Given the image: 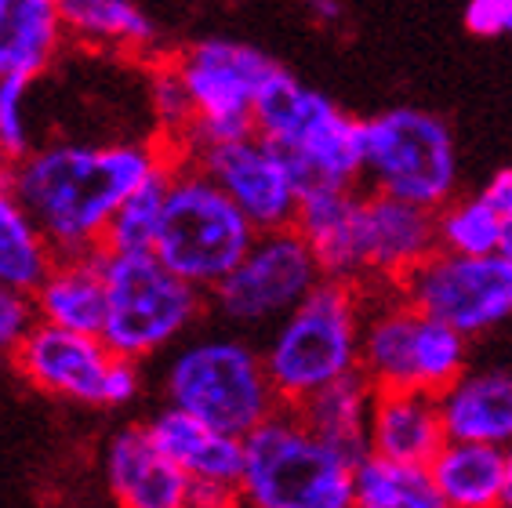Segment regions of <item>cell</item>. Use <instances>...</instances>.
Instances as JSON below:
<instances>
[{"label":"cell","instance_id":"f35d334b","mask_svg":"<svg viewBox=\"0 0 512 508\" xmlns=\"http://www.w3.org/2000/svg\"><path fill=\"white\" fill-rule=\"evenodd\" d=\"M505 472H509V498H505V508H512V447H505Z\"/></svg>","mask_w":512,"mask_h":508},{"label":"cell","instance_id":"9a60e30c","mask_svg":"<svg viewBox=\"0 0 512 508\" xmlns=\"http://www.w3.org/2000/svg\"><path fill=\"white\" fill-rule=\"evenodd\" d=\"M436 251H440L436 211H422V207L382 193H364V204H360L364 280L400 287Z\"/></svg>","mask_w":512,"mask_h":508},{"label":"cell","instance_id":"836d02e7","mask_svg":"<svg viewBox=\"0 0 512 508\" xmlns=\"http://www.w3.org/2000/svg\"><path fill=\"white\" fill-rule=\"evenodd\" d=\"M189 508H244V498H240V487H226V483H193Z\"/></svg>","mask_w":512,"mask_h":508},{"label":"cell","instance_id":"74e56055","mask_svg":"<svg viewBox=\"0 0 512 508\" xmlns=\"http://www.w3.org/2000/svg\"><path fill=\"white\" fill-rule=\"evenodd\" d=\"M502 254L512 262V222H505V233H502Z\"/></svg>","mask_w":512,"mask_h":508},{"label":"cell","instance_id":"9c48e42d","mask_svg":"<svg viewBox=\"0 0 512 508\" xmlns=\"http://www.w3.org/2000/svg\"><path fill=\"white\" fill-rule=\"evenodd\" d=\"M469 367V342L444 323L425 320L414 305L396 298L364 305L360 374L375 392H429L440 396Z\"/></svg>","mask_w":512,"mask_h":508},{"label":"cell","instance_id":"f1b7e54d","mask_svg":"<svg viewBox=\"0 0 512 508\" xmlns=\"http://www.w3.org/2000/svg\"><path fill=\"white\" fill-rule=\"evenodd\" d=\"M505 222L491 211L483 196L469 200H451L447 207L436 211V244L447 254H462V258H487V254L502 251Z\"/></svg>","mask_w":512,"mask_h":508},{"label":"cell","instance_id":"8d00e7d4","mask_svg":"<svg viewBox=\"0 0 512 508\" xmlns=\"http://www.w3.org/2000/svg\"><path fill=\"white\" fill-rule=\"evenodd\" d=\"M11 157L4 153V146H0V186H8V178H11Z\"/></svg>","mask_w":512,"mask_h":508},{"label":"cell","instance_id":"e575fe53","mask_svg":"<svg viewBox=\"0 0 512 508\" xmlns=\"http://www.w3.org/2000/svg\"><path fill=\"white\" fill-rule=\"evenodd\" d=\"M483 200L491 204V211L502 222H512V167H502V171H494L491 182L483 186Z\"/></svg>","mask_w":512,"mask_h":508},{"label":"cell","instance_id":"4316f807","mask_svg":"<svg viewBox=\"0 0 512 508\" xmlns=\"http://www.w3.org/2000/svg\"><path fill=\"white\" fill-rule=\"evenodd\" d=\"M353 508H447L429 469L367 454L353 472Z\"/></svg>","mask_w":512,"mask_h":508},{"label":"cell","instance_id":"5bb4252c","mask_svg":"<svg viewBox=\"0 0 512 508\" xmlns=\"http://www.w3.org/2000/svg\"><path fill=\"white\" fill-rule=\"evenodd\" d=\"M193 164L240 207L255 233H276L295 225L302 189L287 160L258 135L193 149Z\"/></svg>","mask_w":512,"mask_h":508},{"label":"cell","instance_id":"d590c367","mask_svg":"<svg viewBox=\"0 0 512 508\" xmlns=\"http://www.w3.org/2000/svg\"><path fill=\"white\" fill-rule=\"evenodd\" d=\"M313 15L324 22H335V19H342V8H338V4H313Z\"/></svg>","mask_w":512,"mask_h":508},{"label":"cell","instance_id":"d4e9b609","mask_svg":"<svg viewBox=\"0 0 512 508\" xmlns=\"http://www.w3.org/2000/svg\"><path fill=\"white\" fill-rule=\"evenodd\" d=\"M55 247L11 186H0V287L33 298L55 265Z\"/></svg>","mask_w":512,"mask_h":508},{"label":"cell","instance_id":"8992f818","mask_svg":"<svg viewBox=\"0 0 512 508\" xmlns=\"http://www.w3.org/2000/svg\"><path fill=\"white\" fill-rule=\"evenodd\" d=\"M255 236V225L193 160L171 167L164 218L153 247L171 273L197 291H215L251 251Z\"/></svg>","mask_w":512,"mask_h":508},{"label":"cell","instance_id":"4fadbf2b","mask_svg":"<svg viewBox=\"0 0 512 508\" xmlns=\"http://www.w3.org/2000/svg\"><path fill=\"white\" fill-rule=\"evenodd\" d=\"M320 284H324V273L309 254L306 240L295 229H276V233H258L251 251L211 294H215L218 313L229 323L276 327Z\"/></svg>","mask_w":512,"mask_h":508},{"label":"cell","instance_id":"5b68a950","mask_svg":"<svg viewBox=\"0 0 512 508\" xmlns=\"http://www.w3.org/2000/svg\"><path fill=\"white\" fill-rule=\"evenodd\" d=\"M353 472L338 450L280 411L244 440V508H353Z\"/></svg>","mask_w":512,"mask_h":508},{"label":"cell","instance_id":"8fae6325","mask_svg":"<svg viewBox=\"0 0 512 508\" xmlns=\"http://www.w3.org/2000/svg\"><path fill=\"white\" fill-rule=\"evenodd\" d=\"M396 291L425 320L444 323L465 342L512 320V262L502 251L487 258L436 251Z\"/></svg>","mask_w":512,"mask_h":508},{"label":"cell","instance_id":"83f0119b","mask_svg":"<svg viewBox=\"0 0 512 508\" xmlns=\"http://www.w3.org/2000/svg\"><path fill=\"white\" fill-rule=\"evenodd\" d=\"M171 167L142 182L138 189H131L120 207L109 218V229L102 236V251L106 254H146L157 247L160 233V218H164V200H168V182H171Z\"/></svg>","mask_w":512,"mask_h":508},{"label":"cell","instance_id":"277c9868","mask_svg":"<svg viewBox=\"0 0 512 508\" xmlns=\"http://www.w3.org/2000/svg\"><path fill=\"white\" fill-rule=\"evenodd\" d=\"M164 396L171 411L204 421L233 440H247L280 411L262 352L240 338H197L182 345L164 371Z\"/></svg>","mask_w":512,"mask_h":508},{"label":"cell","instance_id":"30bf717a","mask_svg":"<svg viewBox=\"0 0 512 508\" xmlns=\"http://www.w3.org/2000/svg\"><path fill=\"white\" fill-rule=\"evenodd\" d=\"M193 102L189 149L222 146L255 135V98L276 62L244 40L207 37L175 59Z\"/></svg>","mask_w":512,"mask_h":508},{"label":"cell","instance_id":"cb8c5ba5","mask_svg":"<svg viewBox=\"0 0 512 508\" xmlns=\"http://www.w3.org/2000/svg\"><path fill=\"white\" fill-rule=\"evenodd\" d=\"M429 476L447 508H505L509 498L505 450L498 447L447 440L429 465Z\"/></svg>","mask_w":512,"mask_h":508},{"label":"cell","instance_id":"4dcf8cb0","mask_svg":"<svg viewBox=\"0 0 512 508\" xmlns=\"http://www.w3.org/2000/svg\"><path fill=\"white\" fill-rule=\"evenodd\" d=\"M33 80H0V146L19 164L30 157V120H26V98H30Z\"/></svg>","mask_w":512,"mask_h":508},{"label":"cell","instance_id":"6da1fadb","mask_svg":"<svg viewBox=\"0 0 512 508\" xmlns=\"http://www.w3.org/2000/svg\"><path fill=\"white\" fill-rule=\"evenodd\" d=\"M171 160L149 142H51L11 167L8 186L37 218L55 254L102 251L120 200Z\"/></svg>","mask_w":512,"mask_h":508},{"label":"cell","instance_id":"d6a6232c","mask_svg":"<svg viewBox=\"0 0 512 508\" xmlns=\"http://www.w3.org/2000/svg\"><path fill=\"white\" fill-rule=\"evenodd\" d=\"M465 30L473 37L494 40L512 33V0H473L465 8Z\"/></svg>","mask_w":512,"mask_h":508},{"label":"cell","instance_id":"484cf974","mask_svg":"<svg viewBox=\"0 0 512 508\" xmlns=\"http://www.w3.org/2000/svg\"><path fill=\"white\" fill-rule=\"evenodd\" d=\"M66 37L109 51H146L157 44V26L128 0H62Z\"/></svg>","mask_w":512,"mask_h":508},{"label":"cell","instance_id":"ba28073f","mask_svg":"<svg viewBox=\"0 0 512 508\" xmlns=\"http://www.w3.org/2000/svg\"><path fill=\"white\" fill-rule=\"evenodd\" d=\"M360 153L371 193L393 196L422 211L451 204L458 186L451 127L436 113L396 106L360 120Z\"/></svg>","mask_w":512,"mask_h":508},{"label":"cell","instance_id":"2e32d148","mask_svg":"<svg viewBox=\"0 0 512 508\" xmlns=\"http://www.w3.org/2000/svg\"><path fill=\"white\" fill-rule=\"evenodd\" d=\"M360 204L356 189H309L298 200L295 229L306 240L324 280L364 284V254H360Z\"/></svg>","mask_w":512,"mask_h":508},{"label":"cell","instance_id":"ac0fdd59","mask_svg":"<svg viewBox=\"0 0 512 508\" xmlns=\"http://www.w3.org/2000/svg\"><path fill=\"white\" fill-rule=\"evenodd\" d=\"M37 323L102 338L106 323V254H59L44 284L33 291Z\"/></svg>","mask_w":512,"mask_h":508},{"label":"cell","instance_id":"f546056e","mask_svg":"<svg viewBox=\"0 0 512 508\" xmlns=\"http://www.w3.org/2000/svg\"><path fill=\"white\" fill-rule=\"evenodd\" d=\"M149 106H153V117H157L160 131L171 135V142H186L193 135V102H189V91L182 84V73H178L175 62H164L149 73Z\"/></svg>","mask_w":512,"mask_h":508},{"label":"cell","instance_id":"7a4b0ae2","mask_svg":"<svg viewBox=\"0 0 512 508\" xmlns=\"http://www.w3.org/2000/svg\"><path fill=\"white\" fill-rule=\"evenodd\" d=\"M360 334H364L360 287L324 280L269 334L262 363L276 403L295 411L298 403H306L316 392L360 374Z\"/></svg>","mask_w":512,"mask_h":508},{"label":"cell","instance_id":"44dd1931","mask_svg":"<svg viewBox=\"0 0 512 508\" xmlns=\"http://www.w3.org/2000/svg\"><path fill=\"white\" fill-rule=\"evenodd\" d=\"M444 443L447 432L436 396L429 392H375L371 458L429 469Z\"/></svg>","mask_w":512,"mask_h":508},{"label":"cell","instance_id":"7c38bea8","mask_svg":"<svg viewBox=\"0 0 512 508\" xmlns=\"http://www.w3.org/2000/svg\"><path fill=\"white\" fill-rule=\"evenodd\" d=\"M22 378L48 396L91 407H124L138 396V363L120 360L102 338L37 323L15 352Z\"/></svg>","mask_w":512,"mask_h":508},{"label":"cell","instance_id":"603a6c76","mask_svg":"<svg viewBox=\"0 0 512 508\" xmlns=\"http://www.w3.org/2000/svg\"><path fill=\"white\" fill-rule=\"evenodd\" d=\"M66 26L51 0H0V80H33L55 62Z\"/></svg>","mask_w":512,"mask_h":508},{"label":"cell","instance_id":"7402d4cb","mask_svg":"<svg viewBox=\"0 0 512 508\" xmlns=\"http://www.w3.org/2000/svg\"><path fill=\"white\" fill-rule=\"evenodd\" d=\"M371 411H375V389L364 374L338 381L295 407L298 421L316 440H324L353 465L371 454Z\"/></svg>","mask_w":512,"mask_h":508},{"label":"cell","instance_id":"ffe728a7","mask_svg":"<svg viewBox=\"0 0 512 508\" xmlns=\"http://www.w3.org/2000/svg\"><path fill=\"white\" fill-rule=\"evenodd\" d=\"M146 436L189 483L240 487L244 440H233L226 432L211 429V425L182 411H171V407H164L146 421Z\"/></svg>","mask_w":512,"mask_h":508},{"label":"cell","instance_id":"3957f363","mask_svg":"<svg viewBox=\"0 0 512 508\" xmlns=\"http://www.w3.org/2000/svg\"><path fill=\"white\" fill-rule=\"evenodd\" d=\"M255 135L280 153L298 189H356L364 178L360 120L276 66L255 98Z\"/></svg>","mask_w":512,"mask_h":508},{"label":"cell","instance_id":"e0dca14e","mask_svg":"<svg viewBox=\"0 0 512 508\" xmlns=\"http://www.w3.org/2000/svg\"><path fill=\"white\" fill-rule=\"evenodd\" d=\"M106 483L120 508H189L193 494V483L153 447L146 425H128L109 440Z\"/></svg>","mask_w":512,"mask_h":508},{"label":"cell","instance_id":"1f68e13d","mask_svg":"<svg viewBox=\"0 0 512 508\" xmlns=\"http://www.w3.org/2000/svg\"><path fill=\"white\" fill-rule=\"evenodd\" d=\"M37 327V313H33V298L0 287V356H11L26 342V334Z\"/></svg>","mask_w":512,"mask_h":508},{"label":"cell","instance_id":"d6986e66","mask_svg":"<svg viewBox=\"0 0 512 508\" xmlns=\"http://www.w3.org/2000/svg\"><path fill=\"white\" fill-rule=\"evenodd\" d=\"M436 400L451 443L512 447V367L465 371Z\"/></svg>","mask_w":512,"mask_h":508},{"label":"cell","instance_id":"52a82bcc","mask_svg":"<svg viewBox=\"0 0 512 508\" xmlns=\"http://www.w3.org/2000/svg\"><path fill=\"white\" fill-rule=\"evenodd\" d=\"M106 254V251H102ZM204 313V298L157 254H106L102 342L120 360H146L175 345Z\"/></svg>","mask_w":512,"mask_h":508}]
</instances>
